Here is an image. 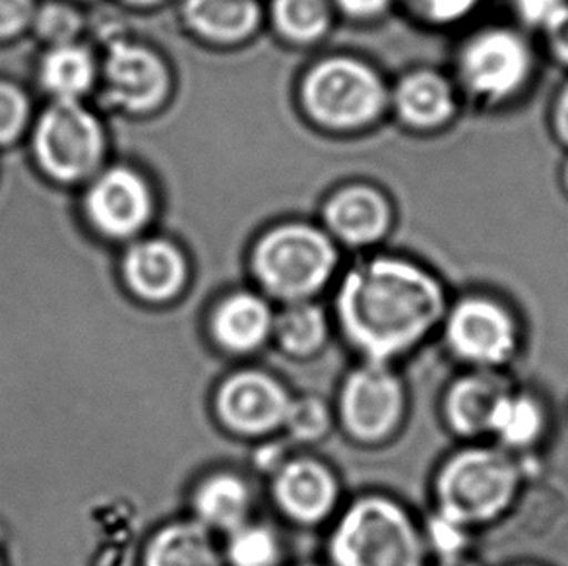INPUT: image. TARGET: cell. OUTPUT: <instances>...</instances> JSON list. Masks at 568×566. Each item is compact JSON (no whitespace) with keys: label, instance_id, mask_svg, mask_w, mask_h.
<instances>
[{"label":"cell","instance_id":"obj_20","mask_svg":"<svg viewBox=\"0 0 568 566\" xmlns=\"http://www.w3.org/2000/svg\"><path fill=\"white\" fill-rule=\"evenodd\" d=\"M185 14L200 36L223 43L251 36L261 18L256 0H186Z\"/></svg>","mask_w":568,"mask_h":566},{"label":"cell","instance_id":"obj_23","mask_svg":"<svg viewBox=\"0 0 568 566\" xmlns=\"http://www.w3.org/2000/svg\"><path fill=\"white\" fill-rule=\"evenodd\" d=\"M43 82L61 100H74L93 80L92 57L74 46H59L43 62Z\"/></svg>","mask_w":568,"mask_h":566},{"label":"cell","instance_id":"obj_21","mask_svg":"<svg viewBox=\"0 0 568 566\" xmlns=\"http://www.w3.org/2000/svg\"><path fill=\"white\" fill-rule=\"evenodd\" d=\"M396 105L407 123L435 127L454 113L453 90L435 72H415L398 85Z\"/></svg>","mask_w":568,"mask_h":566},{"label":"cell","instance_id":"obj_6","mask_svg":"<svg viewBox=\"0 0 568 566\" xmlns=\"http://www.w3.org/2000/svg\"><path fill=\"white\" fill-rule=\"evenodd\" d=\"M460 70L471 92L487 103H503L530 84L536 54L520 31L491 28L469 39L462 51Z\"/></svg>","mask_w":568,"mask_h":566},{"label":"cell","instance_id":"obj_10","mask_svg":"<svg viewBox=\"0 0 568 566\" xmlns=\"http://www.w3.org/2000/svg\"><path fill=\"white\" fill-rule=\"evenodd\" d=\"M290 402L292 398L274 376L261 371H241L220 386L215 412L233 433L262 436L284 427Z\"/></svg>","mask_w":568,"mask_h":566},{"label":"cell","instance_id":"obj_27","mask_svg":"<svg viewBox=\"0 0 568 566\" xmlns=\"http://www.w3.org/2000/svg\"><path fill=\"white\" fill-rule=\"evenodd\" d=\"M331 410L326 407L323 400L297 398L290 402L287 414H285L284 427L290 435L297 441H316L323 438L331 428Z\"/></svg>","mask_w":568,"mask_h":566},{"label":"cell","instance_id":"obj_1","mask_svg":"<svg viewBox=\"0 0 568 566\" xmlns=\"http://www.w3.org/2000/svg\"><path fill=\"white\" fill-rule=\"evenodd\" d=\"M445 314V291L429 272L399 259L352 270L338 293L347 340L367 361L388 363L419 344Z\"/></svg>","mask_w":568,"mask_h":566},{"label":"cell","instance_id":"obj_33","mask_svg":"<svg viewBox=\"0 0 568 566\" xmlns=\"http://www.w3.org/2000/svg\"><path fill=\"white\" fill-rule=\"evenodd\" d=\"M541 33L551 59L568 70V7Z\"/></svg>","mask_w":568,"mask_h":566},{"label":"cell","instance_id":"obj_31","mask_svg":"<svg viewBox=\"0 0 568 566\" xmlns=\"http://www.w3.org/2000/svg\"><path fill=\"white\" fill-rule=\"evenodd\" d=\"M568 7V0H515L516 14L528 28L544 31Z\"/></svg>","mask_w":568,"mask_h":566},{"label":"cell","instance_id":"obj_24","mask_svg":"<svg viewBox=\"0 0 568 566\" xmlns=\"http://www.w3.org/2000/svg\"><path fill=\"white\" fill-rule=\"evenodd\" d=\"M544 427V414L536 400L508 394L493 415L489 433L499 436L503 443L523 448L538 438Z\"/></svg>","mask_w":568,"mask_h":566},{"label":"cell","instance_id":"obj_11","mask_svg":"<svg viewBox=\"0 0 568 566\" xmlns=\"http://www.w3.org/2000/svg\"><path fill=\"white\" fill-rule=\"evenodd\" d=\"M150 208L146 183L129 169H111L88 194L90 218L111 237L136 233L146 223Z\"/></svg>","mask_w":568,"mask_h":566},{"label":"cell","instance_id":"obj_29","mask_svg":"<svg viewBox=\"0 0 568 566\" xmlns=\"http://www.w3.org/2000/svg\"><path fill=\"white\" fill-rule=\"evenodd\" d=\"M28 117V101L14 85L0 84V142L14 139Z\"/></svg>","mask_w":568,"mask_h":566},{"label":"cell","instance_id":"obj_32","mask_svg":"<svg viewBox=\"0 0 568 566\" xmlns=\"http://www.w3.org/2000/svg\"><path fill=\"white\" fill-rule=\"evenodd\" d=\"M31 16V0H0V38H8L23 30Z\"/></svg>","mask_w":568,"mask_h":566},{"label":"cell","instance_id":"obj_40","mask_svg":"<svg viewBox=\"0 0 568 566\" xmlns=\"http://www.w3.org/2000/svg\"><path fill=\"white\" fill-rule=\"evenodd\" d=\"M134 4H154L158 0H131Z\"/></svg>","mask_w":568,"mask_h":566},{"label":"cell","instance_id":"obj_2","mask_svg":"<svg viewBox=\"0 0 568 566\" xmlns=\"http://www.w3.org/2000/svg\"><path fill=\"white\" fill-rule=\"evenodd\" d=\"M336 566H425L419 529L402 506L365 497L347 511L331 537Z\"/></svg>","mask_w":568,"mask_h":566},{"label":"cell","instance_id":"obj_12","mask_svg":"<svg viewBox=\"0 0 568 566\" xmlns=\"http://www.w3.org/2000/svg\"><path fill=\"white\" fill-rule=\"evenodd\" d=\"M274 497L282 513L300 524L324 520L338 501V483L331 469L311 458L285 462L274 479Z\"/></svg>","mask_w":568,"mask_h":566},{"label":"cell","instance_id":"obj_4","mask_svg":"<svg viewBox=\"0 0 568 566\" xmlns=\"http://www.w3.org/2000/svg\"><path fill=\"white\" fill-rule=\"evenodd\" d=\"M336 266L328 237L308 225H284L262 239L253 256L254 274L266 290L290 303L323 290Z\"/></svg>","mask_w":568,"mask_h":566},{"label":"cell","instance_id":"obj_22","mask_svg":"<svg viewBox=\"0 0 568 566\" xmlns=\"http://www.w3.org/2000/svg\"><path fill=\"white\" fill-rule=\"evenodd\" d=\"M277 344L293 357H308L315 355L323 347L328 337V321L323 309L297 301L285 309L284 313L274 319V330Z\"/></svg>","mask_w":568,"mask_h":566},{"label":"cell","instance_id":"obj_7","mask_svg":"<svg viewBox=\"0 0 568 566\" xmlns=\"http://www.w3.org/2000/svg\"><path fill=\"white\" fill-rule=\"evenodd\" d=\"M36 150L43 168L61 181L90 175L100 163L103 139L98 121L74 100H61L39 121Z\"/></svg>","mask_w":568,"mask_h":566},{"label":"cell","instance_id":"obj_15","mask_svg":"<svg viewBox=\"0 0 568 566\" xmlns=\"http://www.w3.org/2000/svg\"><path fill=\"white\" fill-rule=\"evenodd\" d=\"M508 394L507 381L487 368L462 376L446 394V420L458 435L489 433L493 415Z\"/></svg>","mask_w":568,"mask_h":566},{"label":"cell","instance_id":"obj_37","mask_svg":"<svg viewBox=\"0 0 568 566\" xmlns=\"http://www.w3.org/2000/svg\"><path fill=\"white\" fill-rule=\"evenodd\" d=\"M438 566H477L476 563H471V560H466L464 557H458V559L453 560H440V565Z\"/></svg>","mask_w":568,"mask_h":566},{"label":"cell","instance_id":"obj_17","mask_svg":"<svg viewBox=\"0 0 568 566\" xmlns=\"http://www.w3.org/2000/svg\"><path fill=\"white\" fill-rule=\"evenodd\" d=\"M326 222L347 243L367 245L383 237L390 223V210L377 191L352 186L328 202Z\"/></svg>","mask_w":568,"mask_h":566},{"label":"cell","instance_id":"obj_13","mask_svg":"<svg viewBox=\"0 0 568 566\" xmlns=\"http://www.w3.org/2000/svg\"><path fill=\"white\" fill-rule=\"evenodd\" d=\"M105 74L113 101L132 111L154 108L168 92L163 62L144 47L116 43L109 53Z\"/></svg>","mask_w":568,"mask_h":566},{"label":"cell","instance_id":"obj_39","mask_svg":"<svg viewBox=\"0 0 568 566\" xmlns=\"http://www.w3.org/2000/svg\"><path fill=\"white\" fill-rule=\"evenodd\" d=\"M0 566H7V559H4V549H2V536H0Z\"/></svg>","mask_w":568,"mask_h":566},{"label":"cell","instance_id":"obj_26","mask_svg":"<svg viewBox=\"0 0 568 566\" xmlns=\"http://www.w3.org/2000/svg\"><path fill=\"white\" fill-rule=\"evenodd\" d=\"M227 560L231 566H276L280 560L277 537L264 526L245 524L230 534Z\"/></svg>","mask_w":568,"mask_h":566},{"label":"cell","instance_id":"obj_19","mask_svg":"<svg viewBox=\"0 0 568 566\" xmlns=\"http://www.w3.org/2000/svg\"><path fill=\"white\" fill-rule=\"evenodd\" d=\"M144 566H222V555L200 522H178L152 537Z\"/></svg>","mask_w":568,"mask_h":566},{"label":"cell","instance_id":"obj_36","mask_svg":"<svg viewBox=\"0 0 568 566\" xmlns=\"http://www.w3.org/2000/svg\"><path fill=\"white\" fill-rule=\"evenodd\" d=\"M336 2L354 16L377 14L388 4V0H336Z\"/></svg>","mask_w":568,"mask_h":566},{"label":"cell","instance_id":"obj_28","mask_svg":"<svg viewBox=\"0 0 568 566\" xmlns=\"http://www.w3.org/2000/svg\"><path fill=\"white\" fill-rule=\"evenodd\" d=\"M429 544L438 553L440 560H453L464 557V549L468 545L466 526L458 522L446 518L445 514L438 513L429 522Z\"/></svg>","mask_w":568,"mask_h":566},{"label":"cell","instance_id":"obj_34","mask_svg":"<svg viewBox=\"0 0 568 566\" xmlns=\"http://www.w3.org/2000/svg\"><path fill=\"white\" fill-rule=\"evenodd\" d=\"M423 12L435 22H454L469 14L479 0H419Z\"/></svg>","mask_w":568,"mask_h":566},{"label":"cell","instance_id":"obj_16","mask_svg":"<svg viewBox=\"0 0 568 566\" xmlns=\"http://www.w3.org/2000/svg\"><path fill=\"white\" fill-rule=\"evenodd\" d=\"M274 330V314L264 299L253 293H235L215 309L212 334L222 350L251 353L258 350Z\"/></svg>","mask_w":568,"mask_h":566},{"label":"cell","instance_id":"obj_35","mask_svg":"<svg viewBox=\"0 0 568 566\" xmlns=\"http://www.w3.org/2000/svg\"><path fill=\"white\" fill-rule=\"evenodd\" d=\"M549 129L554 139L568 152V80L555 93L554 103L549 108Z\"/></svg>","mask_w":568,"mask_h":566},{"label":"cell","instance_id":"obj_9","mask_svg":"<svg viewBox=\"0 0 568 566\" xmlns=\"http://www.w3.org/2000/svg\"><path fill=\"white\" fill-rule=\"evenodd\" d=\"M445 334L454 355L481 368L507 363L518 342L516 324L507 309L484 297L464 299L454 306L446 319Z\"/></svg>","mask_w":568,"mask_h":566},{"label":"cell","instance_id":"obj_14","mask_svg":"<svg viewBox=\"0 0 568 566\" xmlns=\"http://www.w3.org/2000/svg\"><path fill=\"white\" fill-rule=\"evenodd\" d=\"M123 270L132 293L150 303L170 301L185 285V259L168 241H144L132 246Z\"/></svg>","mask_w":568,"mask_h":566},{"label":"cell","instance_id":"obj_5","mask_svg":"<svg viewBox=\"0 0 568 566\" xmlns=\"http://www.w3.org/2000/svg\"><path fill=\"white\" fill-rule=\"evenodd\" d=\"M303 101L328 127H359L383 109L384 88L373 70L352 59H331L308 72Z\"/></svg>","mask_w":568,"mask_h":566},{"label":"cell","instance_id":"obj_25","mask_svg":"<svg viewBox=\"0 0 568 566\" xmlns=\"http://www.w3.org/2000/svg\"><path fill=\"white\" fill-rule=\"evenodd\" d=\"M280 31L295 41H313L328 28L326 0H274Z\"/></svg>","mask_w":568,"mask_h":566},{"label":"cell","instance_id":"obj_3","mask_svg":"<svg viewBox=\"0 0 568 566\" xmlns=\"http://www.w3.org/2000/svg\"><path fill=\"white\" fill-rule=\"evenodd\" d=\"M518 467L507 454L489 448L462 451L437 477L438 513L462 526L497 518L515 497Z\"/></svg>","mask_w":568,"mask_h":566},{"label":"cell","instance_id":"obj_18","mask_svg":"<svg viewBox=\"0 0 568 566\" xmlns=\"http://www.w3.org/2000/svg\"><path fill=\"white\" fill-rule=\"evenodd\" d=\"M253 508L251 489L241 477L233 474H217L200 483L194 495V511L199 522L207 529L227 532L248 524Z\"/></svg>","mask_w":568,"mask_h":566},{"label":"cell","instance_id":"obj_30","mask_svg":"<svg viewBox=\"0 0 568 566\" xmlns=\"http://www.w3.org/2000/svg\"><path fill=\"white\" fill-rule=\"evenodd\" d=\"M38 28L47 39L67 46V41L74 38L80 28V20L70 8L53 4L41 10V14L38 16Z\"/></svg>","mask_w":568,"mask_h":566},{"label":"cell","instance_id":"obj_38","mask_svg":"<svg viewBox=\"0 0 568 566\" xmlns=\"http://www.w3.org/2000/svg\"><path fill=\"white\" fill-rule=\"evenodd\" d=\"M561 184H562V191H565V194H567V199H568V153H567V158H565V161H562Z\"/></svg>","mask_w":568,"mask_h":566},{"label":"cell","instance_id":"obj_8","mask_svg":"<svg viewBox=\"0 0 568 566\" xmlns=\"http://www.w3.org/2000/svg\"><path fill=\"white\" fill-rule=\"evenodd\" d=\"M404 386L386 363L367 361L347 376L339 394V417L347 433L362 443L390 436L404 415Z\"/></svg>","mask_w":568,"mask_h":566}]
</instances>
